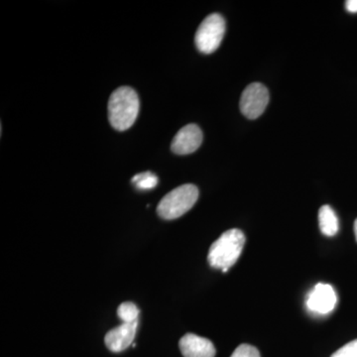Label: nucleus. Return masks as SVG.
Wrapping results in <instances>:
<instances>
[{
  "mask_svg": "<svg viewBox=\"0 0 357 357\" xmlns=\"http://www.w3.org/2000/svg\"><path fill=\"white\" fill-rule=\"evenodd\" d=\"M180 349L184 357H215V349L208 338L187 333L180 340Z\"/></svg>",
  "mask_w": 357,
  "mask_h": 357,
  "instance_id": "nucleus-9",
  "label": "nucleus"
},
{
  "mask_svg": "<svg viewBox=\"0 0 357 357\" xmlns=\"http://www.w3.org/2000/svg\"><path fill=\"white\" fill-rule=\"evenodd\" d=\"M354 234H356V238L357 241V218L356 220V222H354Z\"/></svg>",
  "mask_w": 357,
  "mask_h": 357,
  "instance_id": "nucleus-16",
  "label": "nucleus"
},
{
  "mask_svg": "<svg viewBox=\"0 0 357 357\" xmlns=\"http://www.w3.org/2000/svg\"><path fill=\"white\" fill-rule=\"evenodd\" d=\"M230 357H260L259 351L250 344H241Z\"/></svg>",
  "mask_w": 357,
  "mask_h": 357,
  "instance_id": "nucleus-13",
  "label": "nucleus"
},
{
  "mask_svg": "<svg viewBox=\"0 0 357 357\" xmlns=\"http://www.w3.org/2000/svg\"><path fill=\"white\" fill-rule=\"evenodd\" d=\"M225 33V20L220 14L208 15L199 26L195 36V43L199 52L213 53L222 43Z\"/></svg>",
  "mask_w": 357,
  "mask_h": 357,
  "instance_id": "nucleus-4",
  "label": "nucleus"
},
{
  "mask_svg": "<svg viewBox=\"0 0 357 357\" xmlns=\"http://www.w3.org/2000/svg\"><path fill=\"white\" fill-rule=\"evenodd\" d=\"M319 229L326 236H333L338 231V218L330 206H321L319 211Z\"/></svg>",
  "mask_w": 357,
  "mask_h": 357,
  "instance_id": "nucleus-10",
  "label": "nucleus"
},
{
  "mask_svg": "<svg viewBox=\"0 0 357 357\" xmlns=\"http://www.w3.org/2000/svg\"><path fill=\"white\" fill-rule=\"evenodd\" d=\"M345 8L349 13H357V0H347L345 2Z\"/></svg>",
  "mask_w": 357,
  "mask_h": 357,
  "instance_id": "nucleus-15",
  "label": "nucleus"
},
{
  "mask_svg": "<svg viewBox=\"0 0 357 357\" xmlns=\"http://www.w3.org/2000/svg\"><path fill=\"white\" fill-rule=\"evenodd\" d=\"M138 324L135 323H122L121 326L109 331L105 335V342L107 349L110 351L121 352L128 349L133 344L136 333H137Z\"/></svg>",
  "mask_w": 357,
  "mask_h": 357,
  "instance_id": "nucleus-8",
  "label": "nucleus"
},
{
  "mask_svg": "<svg viewBox=\"0 0 357 357\" xmlns=\"http://www.w3.org/2000/svg\"><path fill=\"white\" fill-rule=\"evenodd\" d=\"M269 91L264 84L253 83L244 89L241 98V110L244 116L255 119L266 109Z\"/></svg>",
  "mask_w": 357,
  "mask_h": 357,
  "instance_id": "nucleus-5",
  "label": "nucleus"
},
{
  "mask_svg": "<svg viewBox=\"0 0 357 357\" xmlns=\"http://www.w3.org/2000/svg\"><path fill=\"white\" fill-rule=\"evenodd\" d=\"M131 182L141 191H148V190H152L156 187L158 184V178L153 173L147 171V172L139 173L134 176L131 178Z\"/></svg>",
  "mask_w": 357,
  "mask_h": 357,
  "instance_id": "nucleus-11",
  "label": "nucleus"
},
{
  "mask_svg": "<svg viewBox=\"0 0 357 357\" xmlns=\"http://www.w3.org/2000/svg\"><path fill=\"white\" fill-rule=\"evenodd\" d=\"M337 297L335 289L328 284L319 283L307 298V307L312 314H328L337 306Z\"/></svg>",
  "mask_w": 357,
  "mask_h": 357,
  "instance_id": "nucleus-6",
  "label": "nucleus"
},
{
  "mask_svg": "<svg viewBox=\"0 0 357 357\" xmlns=\"http://www.w3.org/2000/svg\"><path fill=\"white\" fill-rule=\"evenodd\" d=\"M139 98L129 86L115 89L109 102V119L112 128L126 131L133 126L139 114Z\"/></svg>",
  "mask_w": 357,
  "mask_h": 357,
  "instance_id": "nucleus-1",
  "label": "nucleus"
},
{
  "mask_svg": "<svg viewBox=\"0 0 357 357\" xmlns=\"http://www.w3.org/2000/svg\"><path fill=\"white\" fill-rule=\"evenodd\" d=\"M139 309L132 302H126L117 309V316L122 323H135L139 319Z\"/></svg>",
  "mask_w": 357,
  "mask_h": 357,
  "instance_id": "nucleus-12",
  "label": "nucleus"
},
{
  "mask_svg": "<svg viewBox=\"0 0 357 357\" xmlns=\"http://www.w3.org/2000/svg\"><path fill=\"white\" fill-rule=\"evenodd\" d=\"M331 357H357V340L344 345Z\"/></svg>",
  "mask_w": 357,
  "mask_h": 357,
  "instance_id": "nucleus-14",
  "label": "nucleus"
},
{
  "mask_svg": "<svg viewBox=\"0 0 357 357\" xmlns=\"http://www.w3.org/2000/svg\"><path fill=\"white\" fill-rule=\"evenodd\" d=\"M203 142V132L197 124H188L178 131L171 144L175 154L194 153Z\"/></svg>",
  "mask_w": 357,
  "mask_h": 357,
  "instance_id": "nucleus-7",
  "label": "nucleus"
},
{
  "mask_svg": "<svg viewBox=\"0 0 357 357\" xmlns=\"http://www.w3.org/2000/svg\"><path fill=\"white\" fill-rule=\"evenodd\" d=\"M245 236L241 229H232L223 232L218 241L211 244L208 255L211 267L227 272L236 264L243 252Z\"/></svg>",
  "mask_w": 357,
  "mask_h": 357,
  "instance_id": "nucleus-2",
  "label": "nucleus"
},
{
  "mask_svg": "<svg viewBox=\"0 0 357 357\" xmlns=\"http://www.w3.org/2000/svg\"><path fill=\"white\" fill-rule=\"evenodd\" d=\"M199 198V190L195 185L187 184L176 188L160 201L157 213L163 220H176L191 210Z\"/></svg>",
  "mask_w": 357,
  "mask_h": 357,
  "instance_id": "nucleus-3",
  "label": "nucleus"
}]
</instances>
